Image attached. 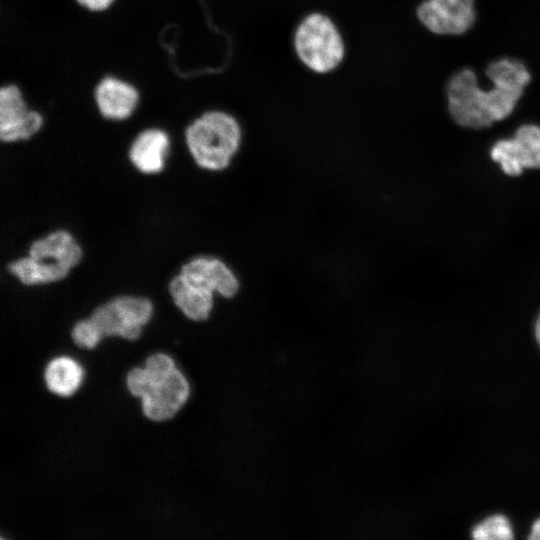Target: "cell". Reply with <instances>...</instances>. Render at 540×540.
Segmentation results:
<instances>
[{
	"label": "cell",
	"instance_id": "obj_15",
	"mask_svg": "<svg viewBox=\"0 0 540 540\" xmlns=\"http://www.w3.org/2000/svg\"><path fill=\"white\" fill-rule=\"evenodd\" d=\"M472 536L477 540H509L513 538V532L505 516L494 515L478 524Z\"/></svg>",
	"mask_w": 540,
	"mask_h": 540
},
{
	"label": "cell",
	"instance_id": "obj_5",
	"mask_svg": "<svg viewBox=\"0 0 540 540\" xmlns=\"http://www.w3.org/2000/svg\"><path fill=\"white\" fill-rule=\"evenodd\" d=\"M294 46L299 59L316 73H328L339 66L345 54L342 36L334 22L318 12L307 15L298 25Z\"/></svg>",
	"mask_w": 540,
	"mask_h": 540
},
{
	"label": "cell",
	"instance_id": "obj_8",
	"mask_svg": "<svg viewBox=\"0 0 540 540\" xmlns=\"http://www.w3.org/2000/svg\"><path fill=\"white\" fill-rule=\"evenodd\" d=\"M43 123L42 115L28 109L16 84L0 88V139L2 142L26 140L37 133Z\"/></svg>",
	"mask_w": 540,
	"mask_h": 540
},
{
	"label": "cell",
	"instance_id": "obj_13",
	"mask_svg": "<svg viewBox=\"0 0 540 540\" xmlns=\"http://www.w3.org/2000/svg\"><path fill=\"white\" fill-rule=\"evenodd\" d=\"M170 295L182 313L193 321L209 317L213 307V291L186 281L181 274L169 283Z\"/></svg>",
	"mask_w": 540,
	"mask_h": 540
},
{
	"label": "cell",
	"instance_id": "obj_10",
	"mask_svg": "<svg viewBox=\"0 0 540 540\" xmlns=\"http://www.w3.org/2000/svg\"><path fill=\"white\" fill-rule=\"evenodd\" d=\"M180 274L189 283L217 292L223 297L231 298L239 289L234 273L216 258H194L181 267Z\"/></svg>",
	"mask_w": 540,
	"mask_h": 540
},
{
	"label": "cell",
	"instance_id": "obj_9",
	"mask_svg": "<svg viewBox=\"0 0 540 540\" xmlns=\"http://www.w3.org/2000/svg\"><path fill=\"white\" fill-rule=\"evenodd\" d=\"M417 16L433 33L462 34L474 23V0H426L419 5Z\"/></svg>",
	"mask_w": 540,
	"mask_h": 540
},
{
	"label": "cell",
	"instance_id": "obj_14",
	"mask_svg": "<svg viewBox=\"0 0 540 540\" xmlns=\"http://www.w3.org/2000/svg\"><path fill=\"white\" fill-rule=\"evenodd\" d=\"M43 377L50 392L58 396L68 397L79 388L82 382L83 370L73 358L59 356L48 362Z\"/></svg>",
	"mask_w": 540,
	"mask_h": 540
},
{
	"label": "cell",
	"instance_id": "obj_19",
	"mask_svg": "<svg viewBox=\"0 0 540 540\" xmlns=\"http://www.w3.org/2000/svg\"><path fill=\"white\" fill-rule=\"evenodd\" d=\"M535 334H536V338H537V341H538V344L540 346V314L538 316V319L536 321V325H535Z\"/></svg>",
	"mask_w": 540,
	"mask_h": 540
},
{
	"label": "cell",
	"instance_id": "obj_16",
	"mask_svg": "<svg viewBox=\"0 0 540 540\" xmlns=\"http://www.w3.org/2000/svg\"><path fill=\"white\" fill-rule=\"evenodd\" d=\"M71 337L77 346L92 349L97 346L103 336L93 321L86 318L74 324Z\"/></svg>",
	"mask_w": 540,
	"mask_h": 540
},
{
	"label": "cell",
	"instance_id": "obj_1",
	"mask_svg": "<svg viewBox=\"0 0 540 540\" xmlns=\"http://www.w3.org/2000/svg\"><path fill=\"white\" fill-rule=\"evenodd\" d=\"M486 75L492 88L483 90L470 69H462L447 85L449 112L460 126L481 129L509 116L530 81V73L518 60L503 58L491 62Z\"/></svg>",
	"mask_w": 540,
	"mask_h": 540
},
{
	"label": "cell",
	"instance_id": "obj_11",
	"mask_svg": "<svg viewBox=\"0 0 540 540\" xmlns=\"http://www.w3.org/2000/svg\"><path fill=\"white\" fill-rule=\"evenodd\" d=\"M94 100L104 118L123 120L135 110L139 93L128 82L113 76H105L95 86Z\"/></svg>",
	"mask_w": 540,
	"mask_h": 540
},
{
	"label": "cell",
	"instance_id": "obj_3",
	"mask_svg": "<svg viewBox=\"0 0 540 540\" xmlns=\"http://www.w3.org/2000/svg\"><path fill=\"white\" fill-rule=\"evenodd\" d=\"M82 250L70 233L57 230L34 241L29 256L9 264V271L25 285L63 279L81 259Z\"/></svg>",
	"mask_w": 540,
	"mask_h": 540
},
{
	"label": "cell",
	"instance_id": "obj_6",
	"mask_svg": "<svg viewBox=\"0 0 540 540\" xmlns=\"http://www.w3.org/2000/svg\"><path fill=\"white\" fill-rule=\"evenodd\" d=\"M153 306L144 297L118 296L93 310L90 319L103 337L120 336L136 340L150 320Z\"/></svg>",
	"mask_w": 540,
	"mask_h": 540
},
{
	"label": "cell",
	"instance_id": "obj_18",
	"mask_svg": "<svg viewBox=\"0 0 540 540\" xmlns=\"http://www.w3.org/2000/svg\"><path fill=\"white\" fill-rule=\"evenodd\" d=\"M533 540H540V519H538L532 526L531 534L528 537Z\"/></svg>",
	"mask_w": 540,
	"mask_h": 540
},
{
	"label": "cell",
	"instance_id": "obj_7",
	"mask_svg": "<svg viewBox=\"0 0 540 540\" xmlns=\"http://www.w3.org/2000/svg\"><path fill=\"white\" fill-rule=\"evenodd\" d=\"M492 160L509 176L520 175L525 168H540V127L520 126L513 138L497 141L490 152Z\"/></svg>",
	"mask_w": 540,
	"mask_h": 540
},
{
	"label": "cell",
	"instance_id": "obj_2",
	"mask_svg": "<svg viewBox=\"0 0 540 540\" xmlns=\"http://www.w3.org/2000/svg\"><path fill=\"white\" fill-rule=\"evenodd\" d=\"M185 140L195 162L202 168L225 169L237 152L241 129L230 114L211 110L194 119L185 130Z\"/></svg>",
	"mask_w": 540,
	"mask_h": 540
},
{
	"label": "cell",
	"instance_id": "obj_12",
	"mask_svg": "<svg viewBox=\"0 0 540 540\" xmlns=\"http://www.w3.org/2000/svg\"><path fill=\"white\" fill-rule=\"evenodd\" d=\"M169 147L167 134L158 128H149L140 132L129 149V159L141 172L152 174L163 169Z\"/></svg>",
	"mask_w": 540,
	"mask_h": 540
},
{
	"label": "cell",
	"instance_id": "obj_17",
	"mask_svg": "<svg viewBox=\"0 0 540 540\" xmlns=\"http://www.w3.org/2000/svg\"><path fill=\"white\" fill-rule=\"evenodd\" d=\"M80 6L92 12L106 10L114 0H75Z\"/></svg>",
	"mask_w": 540,
	"mask_h": 540
},
{
	"label": "cell",
	"instance_id": "obj_4",
	"mask_svg": "<svg viewBox=\"0 0 540 540\" xmlns=\"http://www.w3.org/2000/svg\"><path fill=\"white\" fill-rule=\"evenodd\" d=\"M129 392L141 399L144 415L160 422L172 418L187 401L190 386L176 367L166 375L153 376L144 367H134L127 373Z\"/></svg>",
	"mask_w": 540,
	"mask_h": 540
}]
</instances>
